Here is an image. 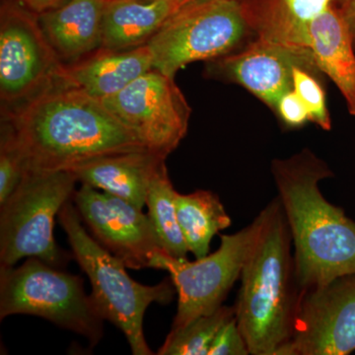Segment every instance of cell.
Masks as SVG:
<instances>
[{"mask_svg":"<svg viewBox=\"0 0 355 355\" xmlns=\"http://www.w3.org/2000/svg\"><path fill=\"white\" fill-rule=\"evenodd\" d=\"M27 171H69L111 154L147 150L100 100L60 85L2 114Z\"/></svg>","mask_w":355,"mask_h":355,"instance_id":"1","label":"cell"},{"mask_svg":"<svg viewBox=\"0 0 355 355\" xmlns=\"http://www.w3.org/2000/svg\"><path fill=\"white\" fill-rule=\"evenodd\" d=\"M272 173L291 231L299 289L355 275V221L319 188L320 182L333 177L327 163L304 148L275 159Z\"/></svg>","mask_w":355,"mask_h":355,"instance_id":"2","label":"cell"},{"mask_svg":"<svg viewBox=\"0 0 355 355\" xmlns=\"http://www.w3.org/2000/svg\"><path fill=\"white\" fill-rule=\"evenodd\" d=\"M261 214L260 232L240 275L236 320L250 354L282 355L291 340L300 289L291 231L279 198Z\"/></svg>","mask_w":355,"mask_h":355,"instance_id":"3","label":"cell"},{"mask_svg":"<svg viewBox=\"0 0 355 355\" xmlns=\"http://www.w3.org/2000/svg\"><path fill=\"white\" fill-rule=\"evenodd\" d=\"M58 220L74 258L90 280L91 297L99 314L123 331L132 354H153L144 338V314L153 303L171 302L176 292L172 280L165 279L154 286L133 280L125 263L86 232L78 210L69 200L60 209Z\"/></svg>","mask_w":355,"mask_h":355,"instance_id":"4","label":"cell"},{"mask_svg":"<svg viewBox=\"0 0 355 355\" xmlns=\"http://www.w3.org/2000/svg\"><path fill=\"white\" fill-rule=\"evenodd\" d=\"M15 314L44 318L85 336L91 345L103 336L104 319L83 279L37 258L18 268L0 266V319Z\"/></svg>","mask_w":355,"mask_h":355,"instance_id":"5","label":"cell"},{"mask_svg":"<svg viewBox=\"0 0 355 355\" xmlns=\"http://www.w3.org/2000/svg\"><path fill=\"white\" fill-rule=\"evenodd\" d=\"M76 177L70 171H29L0 205V263L14 266L37 258L60 268L67 254L53 237L55 218L73 196Z\"/></svg>","mask_w":355,"mask_h":355,"instance_id":"6","label":"cell"},{"mask_svg":"<svg viewBox=\"0 0 355 355\" xmlns=\"http://www.w3.org/2000/svg\"><path fill=\"white\" fill-rule=\"evenodd\" d=\"M249 30L241 2L186 0L146 44L153 69L175 78L191 62L233 53Z\"/></svg>","mask_w":355,"mask_h":355,"instance_id":"7","label":"cell"},{"mask_svg":"<svg viewBox=\"0 0 355 355\" xmlns=\"http://www.w3.org/2000/svg\"><path fill=\"white\" fill-rule=\"evenodd\" d=\"M64 64L44 36L38 16L16 0L0 11V99L11 114L62 85Z\"/></svg>","mask_w":355,"mask_h":355,"instance_id":"8","label":"cell"},{"mask_svg":"<svg viewBox=\"0 0 355 355\" xmlns=\"http://www.w3.org/2000/svg\"><path fill=\"white\" fill-rule=\"evenodd\" d=\"M261 222L260 212L242 230L234 234L220 235L219 249L195 261L178 260L165 253L154 257L150 268L169 272L178 293L177 314L172 329L182 328L221 307L231 287L241 275L248 254L260 232Z\"/></svg>","mask_w":355,"mask_h":355,"instance_id":"9","label":"cell"},{"mask_svg":"<svg viewBox=\"0 0 355 355\" xmlns=\"http://www.w3.org/2000/svg\"><path fill=\"white\" fill-rule=\"evenodd\" d=\"M147 150L167 157L188 132L191 107L174 77L151 69L101 101Z\"/></svg>","mask_w":355,"mask_h":355,"instance_id":"10","label":"cell"},{"mask_svg":"<svg viewBox=\"0 0 355 355\" xmlns=\"http://www.w3.org/2000/svg\"><path fill=\"white\" fill-rule=\"evenodd\" d=\"M355 352V275L302 289L291 340L282 355H347Z\"/></svg>","mask_w":355,"mask_h":355,"instance_id":"11","label":"cell"},{"mask_svg":"<svg viewBox=\"0 0 355 355\" xmlns=\"http://www.w3.org/2000/svg\"><path fill=\"white\" fill-rule=\"evenodd\" d=\"M73 200L96 241L132 270L150 268L164 253L148 216L132 203L83 184Z\"/></svg>","mask_w":355,"mask_h":355,"instance_id":"12","label":"cell"},{"mask_svg":"<svg viewBox=\"0 0 355 355\" xmlns=\"http://www.w3.org/2000/svg\"><path fill=\"white\" fill-rule=\"evenodd\" d=\"M295 67L321 72L311 49L258 37L239 53L210 60L207 73L239 84L275 111L282 96L293 89Z\"/></svg>","mask_w":355,"mask_h":355,"instance_id":"13","label":"cell"},{"mask_svg":"<svg viewBox=\"0 0 355 355\" xmlns=\"http://www.w3.org/2000/svg\"><path fill=\"white\" fill-rule=\"evenodd\" d=\"M151 69L153 55L147 44L123 51L100 49L79 62L64 64L62 85L102 101Z\"/></svg>","mask_w":355,"mask_h":355,"instance_id":"14","label":"cell"},{"mask_svg":"<svg viewBox=\"0 0 355 355\" xmlns=\"http://www.w3.org/2000/svg\"><path fill=\"white\" fill-rule=\"evenodd\" d=\"M165 159L148 150L111 154L80 163L69 171L77 181L142 209L146 205L151 179Z\"/></svg>","mask_w":355,"mask_h":355,"instance_id":"15","label":"cell"},{"mask_svg":"<svg viewBox=\"0 0 355 355\" xmlns=\"http://www.w3.org/2000/svg\"><path fill=\"white\" fill-rule=\"evenodd\" d=\"M107 0H69L40 14L44 36L62 64H71L102 48V21Z\"/></svg>","mask_w":355,"mask_h":355,"instance_id":"16","label":"cell"},{"mask_svg":"<svg viewBox=\"0 0 355 355\" xmlns=\"http://www.w3.org/2000/svg\"><path fill=\"white\" fill-rule=\"evenodd\" d=\"M310 49L318 69L342 93L355 116V53L352 28L343 11L330 6L310 25Z\"/></svg>","mask_w":355,"mask_h":355,"instance_id":"17","label":"cell"},{"mask_svg":"<svg viewBox=\"0 0 355 355\" xmlns=\"http://www.w3.org/2000/svg\"><path fill=\"white\" fill-rule=\"evenodd\" d=\"M183 3L179 0H107L101 49L123 51L144 46Z\"/></svg>","mask_w":355,"mask_h":355,"instance_id":"18","label":"cell"},{"mask_svg":"<svg viewBox=\"0 0 355 355\" xmlns=\"http://www.w3.org/2000/svg\"><path fill=\"white\" fill-rule=\"evenodd\" d=\"M333 0H275L260 15L246 16L260 38L310 49V25Z\"/></svg>","mask_w":355,"mask_h":355,"instance_id":"19","label":"cell"},{"mask_svg":"<svg viewBox=\"0 0 355 355\" xmlns=\"http://www.w3.org/2000/svg\"><path fill=\"white\" fill-rule=\"evenodd\" d=\"M175 202L178 222L189 252L196 259L207 256L212 238L231 225L230 216L218 196L205 190L188 195L177 191Z\"/></svg>","mask_w":355,"mask_h":355,"instance_id":"20","label":"cell"},{"mask_svg":"<svg viewBox=\"0 0 355 355\" xmlns=\"http://www.w3.org/2000/svg\"><path fill=\"white\" fill-rule=\"evenodd\" d=\"M176 193L163 162L149 184L146 198L148 217L163 252L178 260H187L190 252L178 222Z\"/></svg>","mask_w":355,"mask_h":355,"instance_id":"21","label":"cell"},{"mask_svg":"<svg viewBox=\"0 0 355 355\" xmlns=\"http://www.w3.org/2000/svg\"><path fill=\"white\" fill-rule=\"evenodd\" d=\"M235 316V307L222 305L214 313L198 317L182 328L172 329L157 354L209 355L217 333Z\"/></svg>","mask_w":355,"mask_h":355,"instance_id":"22","label":"cell"},{"mask_svg":"<svg viewBox=\"0 0 355 355\" xmlns=\"http://www.w3.org/2000/svg\"><path fill=\"white\" fill-rule=\"evenodd\" d=\"M27 167L13 133L6 121L1 123L0 139V205L8 200L19 186Z\"/></svg>","mask_w":355,"mask_h":355,"instance_id":"23","label":"cell"},{"mask_svg":"<svg viewBox=\"0 0 355 355\" xmlns=\"http://www.w3.org/2000/svg\"><path fill=\"white\" fill-rule=\"evenodd\" d=\"M293 90L307 107L310 121L316 123L322 130H330L331 121L327 107L326 94L314 74L302 67H294Z\"/></svg>","mask_w":355,"mask_h":355,"instance_id":"24","label":"cell"},{"mask_svg":"<svg viewBox=\"0 0 355 355\" xmlns=\"http://www.w3.org/2000/svg\"><path fill=\"white\" fill-rule=\"evenodd\" d=\"M250 354L246 338L239 326L236 316L219 330L210 347L209 355H248Z\"/></svg>","mask_w":355,"mask_h":355,"instance_id":"25","label":"cell"},{"mask_svg":"<svg viewBox=\"0 0 355 355\" xmlns=\"http://www.w3.org/2000/svg\"><path fill=\"white\" fill-rule=\"evenodd\" d=\"M275 112L279 113L280 119L289 128H301L310 121L307 107L293 89L282 96Z\"/></svg>","mask_w":355,"mask_h":355,"instance_id":"26","label":"cell"},{"mask_svg":"<svg viewBox=\"0 0 355 355\" xmlns=\"http://www.w3.org/2000/svg\"><path fill=\"white\" fill-rule=\"evenodd\" d=\"M16 1L19 2L21 6L26 7L31 12L40 15L58 8L69 0H16Z\"/></svg>","mask_w":355,"mask_h":355,"instance_id":"27","label":"cell"},{"mask_svg":"<svg viewBox=\"0 0 355 355\" xmlns=\"http://www.w3.org/2000/svg\"><path fill=\"white\" fill-rule=\"evenodd\" d=\"M342 11L352 31V29L355 27V0H347L345 8Z\"/></svg>","mask_w":355,"mask_h":355,"instance_id":"28","label":"cell"},{"mask_svg":"<svg viewBox=\"0 0 355 355\" xmlns=\"http://www.w3.org/2000/svg\"><path fill=\"white\" fill-rule=\"evenodd\" d=\"M352 36H354V41L355 44V27L352 29Z\"/></svg>","mask_w":355,"mask_h":355,"instance_id":"29","label":"cell"},{"mask_svg":"<svg viewBox=\"0 0 355 355\" xmlns=\"http://www.w3.org/2000/svg\"><path fill=\"white\" fill-rule=\"evenodd\" d=\"M179 1L184 2L186 0H179Z\"/></svg>","mask_w":355,"mask_h":355,"instance_id":"30","label":"cell"},{"mask_svg":"<svg viewBox=\"0 0 355 355\" xmlns=\"http://www.w3.org/2000/svg\"><path fill=\"white\" fill-rule=\"evenodd\" d=\"M236 1L241 2V1H242V0H236Z\"/></svg>","mask_w":355,"mask_h":355,"instance_id":"31","label":"cell"}]
</instances>
